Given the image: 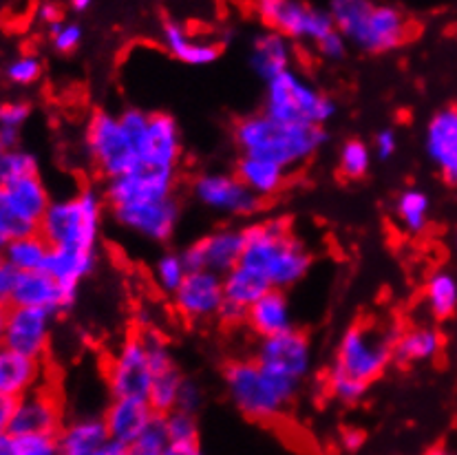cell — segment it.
Here are the masks:
<instances>
[{
  "instance_id": "cell-1",
  "label": "cell",
  "mask_w": 457,
  "mask_h": 455,
  "mask_svg": "<svg viewBox=\"0 0 457 455\" xmlns=\"http://www.w3.org/2000/svg\"><path fill=\"white\" fill-rule=\"evenodd\" d=\"M398 332H386L371 323H356L343 332L336 345L325 385L343 405H356L371 385L394 363V343Z\"/></svg>"
},
{
  "instance_id": "cell-2",
  "label": "cell",
  "mask_w": 457,
  "mask_h": 455,
  "mask_svg": "<svg viewBox=\"0 0 457 455\" xmlns=\"http://www.w3.org/2000/svg\"><path fill=\"white\" fill-rule=\"evenodd\" d=\"M244 235L245 245L241 266L259 272L272 290L286 292L310 274L314 263L310 248L292 235L287 221H259L244 228Z\"/></svg>"
},
{
  "instance_id": "cell-3",
  "label": "cell",
  "mask_w": 457,
  "mask_h": 455,
  "mask_svg": "<svg viewBox=\"0 0 457 455\" xmlns=\"http://www.w3.org/2000/svg\"><path fill=\"white\" fill-rule=\"evenodd\" d=\"M235 144L241 155L263 157L286 170L307 164L328 142V133L319 127L283 124L265 113H252L235 124Z\"/></svg>"
},
{
  "instance_id": "cell-4",
  "label": "cell",
  "mask_w": 457,
  "mask_h": 455,
  "mask_svg": "<svg viewBox=\"0 0 457 455\" xmlns=\"http://www.w3.org/2000/svg\"><path fill=\"white\" fill-rule=\"evenodd\" d=\"M329 13L336 29L365 54H389L411 36L407 13L395 4L370 3V0H332Z\"/></svg>"
},
{
  "instance_id": "cell-5",
  "label": "cell",
  "mask_w": 457,
  "mask_h": 455,
  "mask_svg": "<svg viewBox=\"0 0 457 455\" xmlns=\"http://www.w3.org/2000/svg\"><path fill=\"white\" fill-rule=\"evenodd\" d=\"M104 193L82 188L64 199H54L42 217L38 235L51 248L97 252L104 221Z\"/></svg>"
},
{
  "instance_id": "cell-6",
  "label": "cell",
  "mask_w": 457,
  "mask_h": 455,
  "mask_svg": "<svg viewBox=\"0 0 457 455\" xmlns=\"http://www.w3.org/2000/svg\"><path fill=\"white\" fill-rule=\"evenodd\" d=\"M228 398L250 420H274L296 398L301 385L270 374L254 359L232 360L223 369Z\"/></svg>"
},
{
  "instance_id": "cell-7",
  "label": "cell",
  "mask_w": 457,
  "mask_h": 455,
  "mask_svg": "<svg viewBox=\"0 0 457 455\" xmlns=\"http://www.w3.org/2000/svg\"><path fill=\"white\" fill-rule=\"evenodd\" d=\"M263 113L283 124L323 128L336 115V102L290 69L265 85Z\"/></svg>"
},
{
  "instance_id": "cell-8",
  "label": "cell",
  "mask_w": 457,
  "mask_h": 455,
  "mask_svg": "<svg viewBox=\"0 0 457 455\" xmlns=\"http://www.w3.org/2000/svg\"><path fill=\"white\" fill-rule=\"evenodd\" d=\"M84 148H87L93 169L106 182L130 173L139 166L133 137L126 133L120 115L109 113V111H96L88 118L87 131H84Z\"/></svg>"
},
{
  "instance_id": "cell-9",
  "label": "cell",
  "mask_w": 457,
  "mask_h": 455,
  "mask_svg": "<svg viewBox=\"0 0 457 455\" xmlns=\"http://www.w3.org/2000/svg\"><path fill=\"white\" fill-rule=\"evenodd\" d=\"M254 13L270 31H277L290 43H312L314 49L336 31L329 9L301 0H261L254 4Z\"/></svg>"
},
{
  "instance_id": "cell-10",
  "label": "cell",
  "mask_w": 457,
  "mask_h": 455,
  "mask_svg": "<svg viewBox=\"0 0 457 455\" xmlns=\"http://www.w3.org/2000/svg\"><path fill=\"white\" fill-rule=\"evenodd\" d=\"M106 387L111 398L148 401L153 387V369L139 334H130L118 345L106 365Z\"/></svg>"
},
{
  "instance_id": "cell-11",
  "label": "cell",
  "mask_w": 457,
  "mask_h": 455,
  "mask_svg": "<svg viewBox=\"0 0 457 455\" xmlns=\"http://www.w3.org/2000/svg\"><path fill=\"white\" fill-rule=\"evenodd\" d=\"M254 360L270 374L301 385L314 365V350L310 336L294 327L278 336L263 338L256 347Z\"/></svg>"
},
{
  "instance_id": "cell-12",
  "label": "cell",
  "mask_w": 457,
  "mask_h": 455,
  "mask_svg": "<svg viewBox=\"0 0 457 455\" xmlns=\"http://www.w3.org/2000/svg\"><path fill=\"white\" fill-rule=\"evenodd\" d=\"M245 235L244 228H217L208 232L202 239L193 241L188 248L181 252L188 270H206L219 277H226L228 272L235 270L244 257Z\"/></svg>"
},
{
  "instance_id": "cell-13",
  "label": "cell",
  "mask_w": 457,
  "mask_h": 455,
  "mask_svg": "<svg viewBox=\"0 0 457 455\" xmlns=\"http://www.w3.org/2000/svg\"><path fill=\"white\" fill-rule=\"evenodd\" d=\"M193 197L208 211L228 217L254 215L261 206V199L252 194L237 175L230 173H202L190 186Z\"/></svg>"
},
{
  "instance_id": "cell-14",
  "label": "cell",
  "mask_w": 457,
  "mask_h": 455,
  "mask_svg": "<svg viewBox=\"0 0 457 455\" xmlns=\"http://www.w3.org/2000/svg\"><path fill=\"white\" fill-rule=\"evenodd\" d=\"M170 197H175V173L144 169V166L109 179L104 186V199L109 208L166 202Z\"/></svg>"
},
{
  "instance_id": "cell-15",
  "label": "cell",
  "mask_w": 457,
  "mask_h": 455,
  "mask_svg": "<svg viewBox=\"0 0 457 455\" xmlns=\"http://www.w3.org/2000/svg\"><path fill=\"white\" fill-rule=\"evenodd\" d=\"M54 318V314L45 312V310L7 305L3 347L29 356V359L42 360L51 345Z\"/></svg>"
},
{
  "instance_id": "cell-16",
  "label": "cell",
  "mask_w": 457,
  "mask_h": 455,
  "mask_svg": "<svg viewBox=\"0 0 457 455\" xmlns=\"http://www.w3.org/2000/svg\"><path fill=\"white\" fill-rule=\"evenodd\" d=\"M139 166L175 173L181 160V131L170 113H151L142 136L135 139Z\"/></svg>"
},
{
  "instance_id": "cell-17",
  "label": "cell",
  "mask_w": 457,
  "mask_h": 455,
  "mask_svg": "<svg viewBox=\"0 0 457 455\" xmlns=\"http://www.w3.org/2000/svg\"><path fill=\"white\" fill-rule=\"evenodd\" d=\"M111 215H113L115 224L124 230L153 241V244H164L175 235L181 211L179 202L170 197L166 202L111 208Z\"/></svg>"
},
{
  "instance_id": "cell-18",
  "label": "cell",
  "mask_w": 457,
  "mask_h": 455,
  "mask_svg": "<svg viewBox=\"0 0 457 455\" xmlns=\"http://www.w3.org/2000/svg\"><path fill=\"white\" fill-rule=\"evenodd\" d=\"M62 426V405L58 396L40 385L38 389L16 401L9 422V435H58Z\"/></svg>"
},
{
  "instance_id": "cell-19",
  "label": "cell",
  "mask_w": 457,
  "mask_h": 455,
  "mask_svg": "<svg viewBox=\"0 0 457 455\" xmlns=\"http://www.w3.org/2000/svg\"><path fill=\"white\" fill-rule=\"evenodd\" d=\"M172 305L188 320L219 317L223 308V277L206 270H193L172 294Z\"/></svg>"
},
{
  "instance_id": "cell-20",
  "label": "cell",
  "mask_w": 457,
  "mask_h": 455,
  "mask_svg": "<svg viewBox=\"0 0 457 455\" xmlns=\"http://www.w3.org/2000/svg\"><path fill=\"white\" fill-rule=\"evenodd\" d=\"M78 294L76 292L67 290L60 285L49 272H29V274H18L16 285H13L12 299L9 305L16 308H34L45 310L49 314L67 312L73 303H76Z\"/></svg>"
},
{
  "instance_id": "cell-21",
  "label": "cell",
  "mask_w": 457,
  "mask_h": 455,
  "mask_svg": "<svg viewBox=\"0 0 457 455\" xmlns=\"http://www.w3.org/2000/svg\"><path fill=\"white\" fill-rule=\"evenodd\" d=\"M111 440L102 416H78L64 422L58 434V455H122Z\"/></svg>"
},
{
  "instance_id": "cell-22",
  "label": "cell",
  "mask_w": 457,
  "mask_h": 455,
  "mask_svg": "<svg viewBox=\"0 0 457 455\" xmlns=\"http://www.w3.org/2000/svg\"><path fill=\"white\" fill-rule=\"evenodd\" d=\"M272 290L259 272L245 266H237L223 277V308L219 318L228 325L245 323V314L256 301Z\"/></svg>"
},
{
  "instance_id": "cell-23",
  "label": "cell",
  "mask_w": 457,
  "mask_h": 455,
  "mask_svg": "<svg viewBox=\"0 0 457 455\" xmlns=\"http://www.w3.org/2000/svg\"><path fill=\"white\" fill-rule=\"evenodd\" d=\"M157 413L153 411L151 402L137 401V398H111L106 405L102 420H104L106 431L111 440L124 451H129L135 440L142 435V431L151 425Z\"/></svg>"
},
{
  "instance_id": "cell-24",
  "label": "cell",
  "mask_w": 457,
  "mask_h": 455,
  "mask_svg": "<svg viewBox=\"0 0 457 455\" xmlns=\"http://www.w3.org/2000/svg\"><path fill=\"white\" fill-rule=\"evenodd\" d=\"M424 146L442 179L449 186H457V106L433 115L424 136Z\"/></svg>"
},
{
  "instance_id": "cell-25",
  "label": "cell",
  "mask_w": 457,
  "mask_h": 455,
  "mask_svg": "<svg viewBox=\"0 0 457 455\" xmlns=\"http://www.w3.org/2000/svg\"><path fill=\"white\" fill-rule=\"evenodd\" d=\"M162 45L172 58L190 67H208L217 62L223 51L217 40L195 36L186 22L175 18H166L162 22Z\"/></svg>"
},
{
  "instance_id": "cell-26",
  "label": "cell",
  "mask_w": 457,
  "mask_h": 455,
  "mask_svg": "<svg viewBox=\"0 0 457 455\" xmlns=\"http://www.w3.org/2000/svg\"><path fill=\"white\" fill-rule=\"evenodd\" d=\"M250 332L263 341V338L278 336L283 332L294 329L292 303L283 290H270L268 294L261 296L245 314Z\"/></svg>"
},
{
  "instance_id": "cell-27",
  "label": "cell",
  "mask_w": 457,
  "mask_h": 455,
  "mask_svg": "<svg viewBox=\"0 0 457 455\" xmlns=\"http://www.w3.org/2000/svg\"><path fill=\"white\" fill-rule=\"evenodd\" d=\"M294 49L287 38H283L277 31H261L254 38L250 49V64L252 71L268 85L274 78L283 76L292 69Z\"/></svg>"
},
{
  "instance_id": "cell-28",
  "label": "cell",
  "mask_w": 457,
  "mask_h": 455,
  "mask_svg": "<svg viewBox=\"0 0 457 455\" xmlns=\"http://www.w3.org/2000/svg\"><path fill=\"white\" fill-rule=\"evenodd\" d=\"M42 360L0 347V393L7 398L27 396L40 387Z\"/></svg>"
},
{
  "instance_id": "cell-29",
  "label": "cell",
  "mask_w": 457,
  "mask_h": 455,
  "mask_svg": "<svg viewBox=\"0 0 457 455\" xmlns=\"http://www.w3.org/2000/svg\"><path fill=\"white\" fill-rule=\"evenodd\" d=\"M4 197L9 199L13 208H16L18 215L22 219H27L29 224L38 226L45 212L51 206V194L45 182H42L40 175H31V178H21V179H9V182L0 184Z\"/></svg>"
},
{
  "instance_id": "cell-30",
  "label": "cell",
  "mask_w": 457,
  "mask_h": 455,
  "mask_svg": "<svg viewBox=\"0 0 457 455\" xmlns=\"http://www.w3.org/2000/svg\"><path fill=\"white\" fill-rule=\"evenodd\" d=\"M442 334L431 325H413L400 332L394 343V360L409 367L418 363H428L442 350Z\"/></svg>"
},
{
  "instance_id": "cell-31",
  "label": "cell",
  "mask_w": 457,
  "mask_h": 455,
  "mask_svg": "<svg viewBox=\"0 0 457 455\" xmlns=\"http://www.w3.org/2000/svg\"><path fill=\"white\" fill-rule=\"evenodd\" d=\"M287 173L290 170H286L283 166L254 155H241L235 166V175L239 178V182L259 199L272 197L274 193H278L286 184Z\"/></svg>"
},
{
  "instance_id": "cell-32",
  "label": "cell",
  "mask_w": 457,
  "mask_h": 455,
  "mask_svg": "<svg viewBox=\"0 0 457 455\" xmlns=\"http://www.w3.org/2000/svg\"><path fill=\"white\" fill-rule=\"evenodd\" d=\"M97 268V252H80V250L51 248L46 259L45 272H49L55 281L67 290L76 292L87 277H91Z\"/></svg>"
},
{
  "instance_id": "cell-33",
  "label": "cell",
  "mask_w": 457,
  "mask_h": 455,
  "mask_svg": "<svg viewBox=\"0 0 457 455\" xmlns=\"http://www.w3.org/2000/svg\"><path fill=\"white\" fill-rule=\"evenodd\" d=\"M51 245L36 232V235L12 239L3 250V259L13 268L18 274L42 272L46 268Z\"/></svg>"
},
{
  "instance_id": "cell-34",
  "label": "cell",
  "mask_w": 457,
  "mask_h": 455,
  "mask_svg": "<svg viewBox=\"0 0 457 455\" xmlns=\"http://www.w3.org/2000/svg\"><path fill=\"white\" fill-rule=\"evenodd\" d=\"M424 303L437 320L451 318L457 312V277L449 270H437L427 278Z\"/></svg>"
},
{
  "instance_id": "cell-35",
  "label": "cell",
  "mask_w": 457,
  "mask_h": 455,
  "mask_svg": "<svg viewBox=\"0 0 457 455\" xmlns=\"http://www.w3.org/2000/svg\"><path fill=\"white\" fill-rule=\"evenodd\" d=\"M186 376L181 374L179 365H168L162 369L153 371V387L148 402H151L153 411L166 416V413L177 410V398H179L181 385H184Z\"/></svg>"
},
{
  "instance_id": "cell-36",
  "label": "cell",
  "mask_w": 457,
  "mask_h": 455,
  "mask_svg": "<svg viewBox=\"0 0 457 455\" xmlns=\"http://www.w3.org/2000/svg\"><path fill=\"white\" fill-rule=\"evenodd\" d=\"M428 212H431V199L418 188L404 190L395 202V217L400 226L411 235H418L428 226Z\"/></svg>"
},
{
  "instance_id": "cell-37",
  "label": "cell",
  "mask_w": 457,
  "mask_h": 455,
  "mask_svg": "<svg viewBox=\"0 0 457 455\" xmlns=\"http://www.w3.org/2000/svg\"><path fill=\"white\" fill-rule=\"evenodd\" d=\"M371 161H374V148L370 146L362 139L352 137L340 146L338 153V173L345 179H362L371 169Z\"/></svg>"
},
{
  "instance_id": "cell-38",
  "label": "cell",
  "mask_w": 457,
  "mask_h": 455,
  "mask_svg": "<svg viewBox=\"0 0 457 455\" xmlns=\"http://www.w3.org/2000/svg\"><path fill=\"white\" fill-rule=\"evenodd\" d=\"M31 118V104L25 100H12L0 104V142L7 151L18 148L21 131Z\"/></svg>"
},
{
  "instance_id": "cell-39",
  "label": "cell",
  "mask_w": 457,
  "mask_h": 455,
  "mask_svg": "<svg viewBox=\"0 0 457 455\" xmlns=\"http://www.w3.org/2000/svg\"><path fill=\"white\" fill-rule=\"evenodd\" d=\"M188 266H186L184 257L179 252H164L157 257L155 266H153V278H155L157 287L164 294H175L184 278L188 277Z\"/></svg>"
},
{
  "instance_id": "cell-40",
  "label": "cell",
  "mask_w": 457,
  "mask_h": 455,
  "mask_svg": "<svg viewBox=\"0 0 457 455\" xmlns=\"http://www.w3.org/2000/svg\"><path fill=\"white\" fill-rule=\"evenodd\" d=\"M170 447V438L164 425V416L157 413L151 420V425L142 431L133 447L129 449L130 455H164L166 449Z\"/></svg>"
},
{
  "instance_id": "cell-41",
  "label": "cell",
  "mask_w": 457,
  "mask_h": 455,
  "mask_svg": "<svg viewBox=\"0 0 457 455\" xmlns=\"http://www.w3.org/2000/svg\"><path fill=\"white\" fill-rule=\"evenodd\" d=\"M164 425L168 431L170 444H195L199 443V425L197 416L186 411H170L164 416Z\"/></svg>"
},
{
  "instance_id": "cell-42",
  "label": "cell",
  "mask_w": 457,
  "mask_h": 455,
  "mask_svg": "<svg viewBox=\"0 0 457 455\" xmlns=\"http://www.w3.org/2000/svg\"><path fill=\"white\" fill-rule=\"evenodd\" d=\"M4 76L16 87H31L42 78V60L36 54H21L4 67Z\"/></svg>"
},
{
  "instance_id": "cell-43",
  "label": "cell",
  "mask_w": 457,
  "mask_h": 455,
  "mask_svg": "<svg viewBox=\"0 0 457 455\" xmlns=\"http://www.w3.org/2000/svg\"><path fill=\"white\" fill-rule=\"evenodd\" d=\"M38 232V226L29 224L27 219H22L16 212V208L9 203V199L4 197L3 188H0V235L7 241L21 239V236L36 235Z\"/></svg>"
},
{
  "instance_id": "cell-44",
  "label": "cell",
  "mask_w": 457,
  "mask_h": 455,
  "mask_svg": "<svg viewBox=\"0 0 457 455\" xmlns=\"http://www.w3.org/2000/svg\"><path fill=\"white\" fill-rule=\"evenodd\" d=\"M31 175H40L38 160H36L34 153L22 151V148H12V151H7L3 161V182L31 178Z\"/></svg>"
},
{
  "instance_id": "cell-45",
  "label": "cell",
  "mask_w": 457,
  "mask_h": 455,
  "mask_svg": "<svg viewBox=\"0 0 457 455\" xmlns=\"http://www.w3.org/2000/svg\"><path fill=\"white\" fill-rule=\"evenodd\" d=\"M49 40L51 46H54L55 54L69 55L73 51L80 49L82 40H84V29L82 25L73 21H62L58 25H54L49 29Z\"/></svg>"
},
{
  "instance_id": "cell-46",
  "label": "cell",
  "mask_w": 457,
  "mask_h": 455,
  "mask_svg": "<svg viewBox=\"0 0 457 455\" xmlns=\"http://www.w3.org/2000/svg\"><path fill=\"white\" fill-rule=\"evenodd\" d=\"M12 455H58V435H9Z\"/></svg>"
},
{
  "instance_id": "cell-47",
  "label": "cell",
  "mask_w": 457,
  "mask_h": 455,
  "mask_svg": "<svg viewBox=\"0 0 457 455\" xmlns=\"http://www.w3.org/2000/svg\"><path fill=\"white\" fill-rule=\"evenodd\" d=\"M202 405H204L202 385L195 383V380H190V378H186L184 385H181L179 398H177V410L197 416V411L202 410Z\"/></svg>"
},
{
  "instance_id": "cell-48",
  "label": "cell",
  "mask_w": 457,
  "mask_h": 455,
  "mask_svg": "<svg viewBox=\"0 0 457 455\" xmlns=\"http://www.w3.org/2000/svg\"><path fill=\"white\" fill-rule=\"evenodd\" d=\"M395 151H398V136H395L394 128H382V131H378L374 139V155L378 160H391L395 155Z\"/></svg>"
},
{
  "instance_id": "cell-49",
  "label": "cell",
  "mask_w": 457,
  "mask_h": 455,
  "mask_svg": "<svg viewBox=\"0 0 457 455\" xmlns=\"http://www.w3.org/2000/svg\"><path fill=\"white\" fill-rule=\"evenodd\" d=\"M316 54L323 60H343L345 54H347V40L336 29L328 40H323V43L316 46Z\"/></svg>"
},
{
  "instance_id": "cell-50",
  "label": "cell",
  "mask_w": 457,
  "mask_h": 455,
  "mask_svg": "<svg viewBox=\"0 0 457 455\" xmlns=\"http://www.w3.org/2000/svg\"><path fill=\"white\" fill-rule=\"evenodd\" d=\"M16 278L18 272L13 270V268L4 261L3 254H0V303L3 305H9L13 285H16Z\"/></svg>"
},
{
  "instance_id": "cell-51",
  "label": "cell",
  "mask_w": 457,
  "mask_h": 455,
  "mask_svg": "<svg viewBox=\"0 0 457 455\" xmlns=\"http://www.w3.org/2000/svg\"><path fill=\"white\" fill-rule=\"evenodd\" d=\"M36 21L40 22V25H45L46 29H51L54 25H58V22H62V7L55 3H40L36 4V12H34Z\"/></svg>"
},
{
  "instance_id": "cell-52",
  "label": "cell",
  "mask_w": 457,
  "mask_h": 455,
  "mask_svg": "<svg viewBox=\"0 0 457 455\" xmlns=\"http://www.w3.org/2000/svg\"><path fill=\"white\" fill-rule=\"evenodd\" d=\"M365 431L361 429H345L343 435H340V444H343L345 451L349 453H356L361 451L362 444H365Z\"/></svg>"
},
{
  "instance_id": "cell-53",
  "label": "cell",
  "mask_w": 457,
  "mask_h": 455,
  "mask_svg": "<svg viewBox=\"0 0 457 455\" xmlns=\"http://www.w3.org/2000/svg\"><path fill=\"white\" fill-rule=\"evenodd\" d=\"M13 407H16V401L0 393V435H9V422H12Z\"/></svg>"
},
{
  "instance_id": "cell-54",
  "label": "cell",
  "mask_w": 457,
  "mask_h": 455,
  "mask_svg": "<svg viewBox=\"0 0 457 455\" xmlns=\"http://www.w3.org/2000/svg\"><path fill=\"white\" fill-rule=\"evenodd\" d=\"M164 455H206V453L202 451L199 443H195V444H170Z\"/></svg>"
},
{
  "instance_id": "cell-55",
  "label": "cell",
  "mask_w": 457,
  "mask_h": 455,
  "mask_svg": "<svg viewBox=\"0 0 457 455\" xmlns=\"http://www.w3.org/2000/svg\"><path fill=\"white\" fill-rule=\"evenodd\" d=\"M69 7H71L76 13H87L88 9L93 7V3H91V0H73V3L69 4Z\"/></svg>"
},
{
  "instance_id": "cell-56",
  "label": "cell",
  "mask_w": 457,
  "mask_h": 455,
  "mask_svg": "<svg viewBox=\"0 0 457 455\" xmlns=\"http://www.w3.org/2000/svg\"><path fill=\"white\" fill-rule=\"evenodd\" d=\"M0 455H12V438L0 435Z\"/></svg>"
},
{
  "instance_id": "cell-57",
  "label": "cell",
  "mask_w": 457,
  "mask_h": 455,
  "mask_svg": "<svg viewBox=\"0 0 457 455\" xmlns=\"http://www.w3.org/2000/svg\"><path fill=\"white\" fill-rule=\"evenodd\" d=\"M4 318H7V305L0 303V347H3V334H4Z\"/></svg>"
},
{
  "instance_id": "cell-58",
  "label": "cell",
  "mask_w": 457,
  "mask_h": 455,
  "mask_svg": "<svg viewBox=\"0 0 457 455\" xmlns=\"http://www.w3.org/2000/svg\"><path fill=\"white\" fill-rule=\"evenodd\" d=\"M4 155H7V148H4V144L0 142V184H3V161H4Z\"/></svg>"
},
{
  "instance_id": "cell-59",
  "label": "cell",
  "mask_w": 457,
  "mask_h": 455,
  "mask_svg": "<svg viewBox=\"0 0 457 455\" xmlns=\"http://www.w3.org/2000/svg\"><path fill=\"white\" fill-rule=\"evenodd\" d=\"M424 455H457V453L446 451V449H431V451H427Z\"/></svg>"
},
{
  "instance_id": "cell-60",
  "label": "cell",
  "mask_w": 457,
  "mask_h": 455,
  "mask_svg": "<svg viewBox=\"0 0 457 455\" xmlns=\"http://www.w3.org/2000/svg\"><path fill=\"white\" fill-rule=\"evenodd\" d=\"M7 244H9V241H7V239H4V236H3V235H0V254H3L4 245H7Z\"/></svg>"
},
{
  "instance_id": "cell-61",
  "label": "cell",
  "mask_w": 457,
  "mask_h": 455,
  "mask_svg": "<svg viewBox=\"0 0 457 455\" xmlns=\"http://www.w3.org/2000/svg\"><path fill=\"white\" fill-rule=\"evenodd\" d=\"M455 250H457V236H455Z\"/></svg>"
},
{
  "instance_id": "cell-62",
  "label": "cell",
  "mask_w": 457,
  "mask_h": 455,
  "mask_svg": "<svg viewBox=\"0 0 457 455\" xmlns=\"http://www.w3.org/2000/svg\"><path fill=\"white\" fill-rule=\"evenodd\" d=\"M122 455H130V453H129V451H124V453H122Z\"/></svg>"
}]
</instances>
